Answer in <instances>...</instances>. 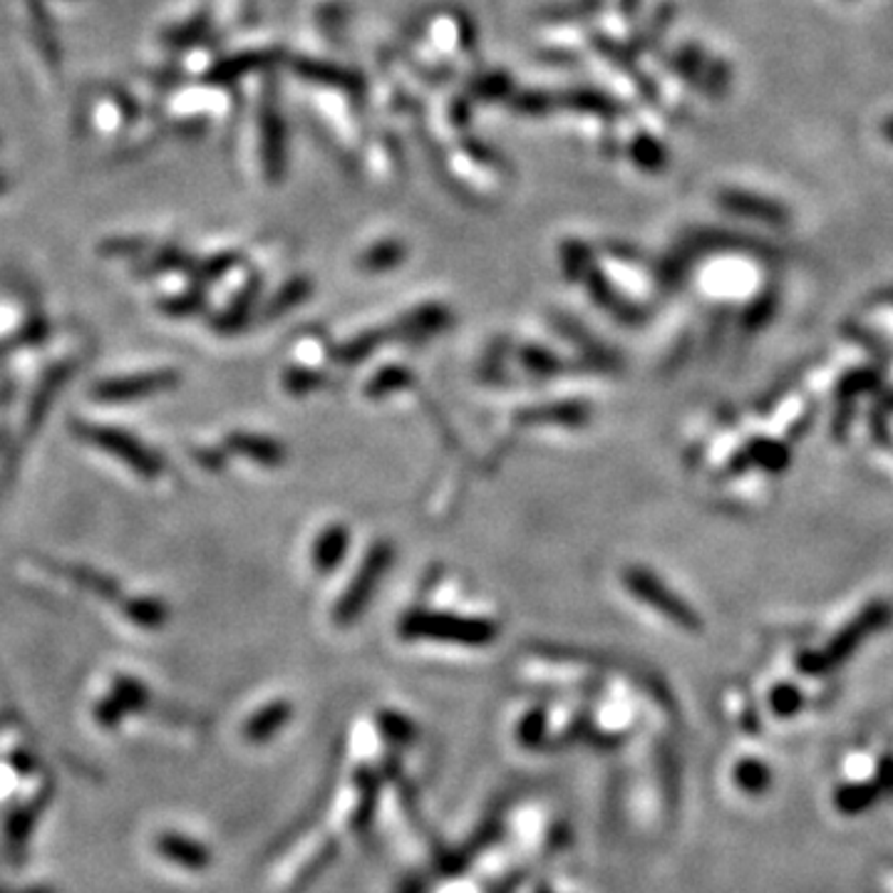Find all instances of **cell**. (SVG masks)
<instances>
[{
    "instance_id": "7",
    "label": "cell",
    "mask_w": 893,
    "mask_h": 893,
    "mask_svg": "<svg viewBox=\"0 0 893 893\" xmlns=\"http://www.w3.org/2000/svg\"><path fill=\"white\" fill-rule=\"evenodd\" d=\"M261 157H264V169L271 181H278L284 174V124L274 104L266 102L261 110Z\"/></svg>"
},
{
    "instance_id": "9",
    "label": "cell",
    "mask_w": 893,
    "mask_h": 893,
    "mask_svg": "<svg viewBox=\"0 0 893 893\" xmlns=\"http://www.w3.org/2000/svg\"><path fill=\"white\" fill-rule=\"evenodd\" d=\"M271 57H276L274 51H251V53H241L229 57V60H223L219 65H213L211 70L207 73V82L211 85H227V82H234L236 77L246 75L251 70H258V67H264Z\"/></svg>"
},
{
    "instance_id": "16",
    "label": "cell",
    "mask_w": 893,
    "mask_h": 893,
    "mask_svg": "<svg viewBox=\"0 0 893 893\" xmlns=\"http://www.w3.org/2000/svg\"><path fill=\"white\" fill-rule=\"evenodd\" d=\"M128 614L132 620H137V624L147 628L162 626L164 618H167V610L157 600H134L132 606H128Z\"/></svg>"
},
{
    "instance_id": "15",
    "label": "cell",
    "mask_w": 893,
    "mask_h": 893,
    "mask_svg": "<svg viewBox=\"0 0 893 893\" xmlns=\"http://www.w3.org/2000/svg\"><path fill=\"white\" fill-rule=\"evenodd\" d=\"M407 385H410V373L403 371V367H387V371H383L367 385V395H387L393 390H403Z\"/></svg>"
},
{
    "instance_id": "5",
    "label": "cell",
    "mask_w": 893,
    "mask_h": 893,
    "mask_svg": "<svg viewBox=\"0 0 893 893\" xmlns=\"http://www.w3.org/2000/svg\"><path fill=\"white\" fill-rule=\"evenodd\" d=\"M177 373H150V375H140V377H130V381H112V383H102L97 387L95 395L97 400H104V403H128V400H137V397H147L152 393H159V390H167V387L177 385Z\"/></svg>"
},
{
    "instance_id": "1",
    "label": "cell",
    "mask_w": 893,
    "mask_h": 893,
    "mask_svg": "<svg viewBox=\"0 0 893 893\" xmlns=\"http://www.w3.org/2000/svg\"><path fill=\"white\" fill-rule=\"evenodd\" d=\"M400 636L407 640H437L457 646H489L499 636V626L487 618L454 616L444 610H410L400 620Z\"/></svg>"
},
{
    "instance_id": "23",
    "label": "cell",
    "mask_w": 893,
    "mask_h": 893,
    "mask_svg": "<svg viewBox=\"0 0 893 893\" xmlns=\"http://www.w3.org/2000/svg\"><path fill=\"white\" fill-rule=\"evenodd\" d=\"M144 249V241H110V244L102 246V254L114 256V254H137Z\"/></svg>"
},
{
    "instance_id": "3",
    "label": "cell",
    "mask_w": 893,
    "mask_h": 893,
    "mask_svg": "<svg viewBox=\"0 0 893 893\" xmlns=\"http://www.w3.org/2000/svg\"><path fill=\"white\" fill-rule=\"evenodd\" d=\"M624 584L638 600H643L646 606L660 610L665 618L675 620L677 626L691 630L701 626V618H697L695 610L687 606L683 598H677L653 571H648L643 566H630L624 574Z\"/></svg>"
},
{
    "instance_id": "10",
    "label": "cell",
    "mask_w": 893,
    "mask_h": 893,
    "mask_svg": "<svg viewBox=\"0 0 893 893\" xmlns=\"http://www.w3.org/2000/svg\"><path fill=\"white\" fill-rule=\"evenodd\" d=\"M229 444L234 446L236 452H244L249 460H254L258 464H266V467H276L286 460L284 444H278L268 437H256V434H231Z\"/></svg>"
},
{
    "instance_id": "25",
    "label": "cell",
    "mask_w": 893,
    "mask_h": 893,
    "mask_svg": "<svg viewBox=\"0 0 893 893\" xmlns=\"http://www.w3.org/2000/svg\"><path fill=\"white\" fill-rule=\"evenodd\" d=\"M3 187H5V181H3V177H0V191H3Z\"/></svg>"
},
{
    "instance_id": "19",
    "label": "cell",
    "mask_w": 893,
    "mask_h": 893,
    "mask_svg": "<svg viewBox=\"0 0 893 893\" xmlns=\"http://www.w3.org/2000/svg\"><path fill=\"white\" fill-rule=\"evenodd\" d=\"M203 308V296L201 294H189L184 298H174L169 304H164V310L172 316H189V313H197V310Z\"/></svg>"
},
{
    "instance_id": "11",
    "label": "cell",
    "mask_w": 893,
    "mask_h": 893,
    "mask_svg": "<svg viewBox=\"0 0 893 893\" xmlns=\"http://www.w3.org/2000/svg\"><path fill=\"white\" fill-rule=\"evenodd\" d=\"M446 323H450V313L442 306H425L420 310H415L410 318L403 320V330L407 333V338H417V335H430L434 330H442Z\"/></svg>"
},
{
    "instance_id": "12",
    "label": "cell",
    "mask_w": 893,
    "mask_h": 893,
    "mask_svg": "<svg viewBox=\"0 0 893 893\" xmlns=\"http://www.w3.org/2000/svg\"><path fill=\"white\" fill-rule=\"evenodd\" d=\"M405 258V246L400 241H383V244H375L367 254L363 256L361 266L367 274H375V271H387L400 266Z\"/></svg>"
},
{
    "instance_id": "24",
    "label": "cell",
    "mask_w": 893,
    "mask_h": 893,
    "mask_svg": "<svg viewBox=\"0 0 893 893\" xmlns=\"http://www.w3.org/2000/svg\"><path fill=\"white\" fill-rule=\"evenodd\" d=\"M881 134L886 137V142L893 144V114L881 122Z\"/></svg>"
},
{
    "instance_id": "20",
    "label": "cell",
    "mask_w": 893,
    "mask_h": 893,
    "mask_svg": "<svg viewBox=\"0 0 893 893\" xmlns=\"http://www.w3.org/2000/svg\"><path fill=\"white\" fill-rule=\"evenodd\" d=\"M308 294V284L306 280H294V284H290L286 290H284V300H276L274 304V308H271V313H276V310H286L288 306H294V304H298L300 298H304Z\"/></svg>"
},
{
    "instance_id": "2",
    "label": "cell",
    "mask_w": 893,
    "mask_h": 893,
    "mask_svg": "<svg viewBox=\"0 0 893 893\" xmlns=\"http://www.w3.org/2000/svg\"><path fill=\"white\" fill-rule=\"evenodd\" d=\"M395 551L390 541H377L375 547L365 553L361 569H357L351 586L345 588L341 604L333 610V620L338 626H351L355 618H361L365 606L371 604L375 588L381 586L385 571L393 564Z\"/></svg>"
},
{
    "instance_id": "18",
    "label": "cell",
    "mask_w": 893,
    "mask_h": 893,
    "mask_svg": "<svg viewBox=\"0 0 893 893\" xmlns=\"http://www.w3.org/2000/svg\"><path fill=\"white\" fill-rule=\"evenodd\" d=\"M383 341H381V335H367V341H355V343H351V345H345L343 351H341V361H345V363H357V361H365V355L373 351V348H377L381 345Z\"/></svg>"
},
{
    "instance_id": "17",
    "label": "cell",
    "mask_w": 893,
    "mask_h": 893,
    "mask_svg": "<svg viewBox=\"0 0 893 893\" xmlns=\"http://www.w3.org/2000/svg\"><path fill=\"white\" fill-rule=\"evenodd\" d=\"M75 574V578L80 581L82 586H87V588H92V591H97V594L100 596H107V598H112L114 594H118V586L112 584V581H107V578H100L97 574H92V571H85V569H75L73 571Z\"/></svg>"
},
{
    "instance_id": "4",
    "label": "cell",
    "mask_w": 893,
    "mask_h": 893,
    "mask_svg": "<svg viewBox=\"0 0 893 893\" xmlns=\"http://www.w3.org/2000/svg\"><path fill=\"white\" fill-rule=\"evenodd\" d=\"M77 432L85 434V440H92L95 444H102L104 450L118 454L120 460L128 462L132 470L142 472L147 479H154L162 472V462L144 450L140 442H134L130 434L118 430H104V427H80Z\"/></svg>"
},
{
    "instance_id": "6",
    "label": "cell",
    "mask_w": 893,
    "mask_h": 893,
    "mask_svg": "<svg viewBox=\"0 0 893 893\" xmlns=\"http://www.w3.org/2000/svg\"><path fill=\"white\" fill-rule=\"evenodd\" d=\"M720 203L732 213H740L745 219H757L764 223H772V227H784L790 221V211L767 197L752 191H740V189H727L720 194Z\"/></svg>"
},
{
    "instance_id": "21",
    "label": "cell",
    "mask_w": 893,
    "mask_h": 893,
    "mask_svg": "<svg viewBox=\"0 0 893 893\" xmlns=\"http://www.w3.org/2000/svg\"><path fill=\"white\" fill-rule=\"evenodd\" d=\"M320 377L323 375H308V373H290L288 377H286V387L290 393H308V390H313V387H320Z\"/></svg>"
},
{
    "instance_id": "14",
    "label": "cell",
    "mask_w": 893,
    "mask_h": 893,
    "mask_svg": "<svg viewBox=\"0 0 893 893\" xmlns=\"http://www.w3.org/2000/svg\"><path fill=\"white\" fill-rule=\"evenodd\" d=\"M207 31H209V15L207 13L194 15L189 23L177 25V27H172V31L164 33V43L172 47H187V45L199 43L201 37L207 35Z\"/></svg>"
},
{
    "instance_id": "13",
    "label": "cell",
    "mask_w": 893,
    "mask_h": 893,
    "mask_svg": "<svg viewBox=\"0 0 893 893\" xmlns=\"http://www.w3.org/2000/svg\"><path fill=\"white\" fill-rule=\"evenodd\" d=\"M630 157H633L638 167H643L648 172H658L665 167L668 152L658 140L648 137V134H640V137L633 142V147H630Z\"/></svg>"
},
{
    "instance_id": "8",
    "label": "cell",
    "mask_w": 893,
    "mask_h": 893,
    "mask_svg": "<svg viewBox=\"0 0 893 893\" xmlns=\"http://www.w3.org/2000/svg\"><path fill=\"white\" fill-rule=\"evenodd\" d=\"M348 547H351V529L345 523H330L328 529L320 531V537L313 543V566L320 574H328L338 564H341Z\"/></svg>"
},
{
    "instance_id": "22",
    "label": "cell",
    "mask_w": 893,
    "mask_h": 893,
    "mask_svg": "<svg viewBox=\"0 0 893 893\" xmlns=\"http://www.w3.org/2000/svg\"><path fill=\"white\" fill-rule=\"evenodd\" d=\"M586 258H588V254H586V249L581 246V244H571V246L564 251V264H566V268L574 266V268H576V271H574L576 276L588 274V271H586Z\"/></svg>"
}]
</instances>
